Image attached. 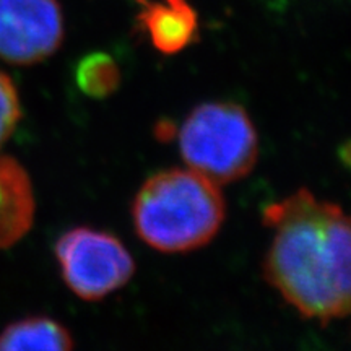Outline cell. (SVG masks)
<instances>
[{
    "label": "cell",
    "instance_id": "cell-1",
    "mask_svg": "<svg viewBox=\"0 0 351 351\" xmlns=\"http://www.w3.org/2000/svg\"><path fill=\"white\" fill-rule=\"evenodd\" d=\"M271 231L263 276L302 317L328 324L350 313V218L300 189L263 208Z\"/></svg>",
    "mask_w": 351,
    "mask_h": 351
},
{
    "label": "cell",
    "instance_id": "cell-2",
    "mask_svg": "<svg viewBox=\"0 0 351 351\" xmlns=\"http://www.w3.org/2000/svg\"><path fill=\"white\" fill-rule=\"evenodd\" d=\"M226 217L218 184L192 169H168L143 182L132 204L138 238L166 254H184L208 244Z\"/></svg>",
    "mask_w": 351,
    "mask_h": 351
},
{
    "label": "cell",
    "instance_id": "cell-3",
    "mask_svg": "<svg viewBox=\"0 0 351 351\" xmlns=\"http://www.w3.org/2000/svg\"><path fill=\"white\" fill-rule=\"evenodd\" d=\"M179 150L189 169L218 186L247 176L258 158L256 127L243 106L228 101L204 103L179 129Z\"/></svg>",
    "mask_w": 351,
    "mask_h": 351
},
{
    "label": "cell",
    "instance_id": "cell-4",
    "mask_svg": "<svg viewBox=\"0 0 351 351\" xmlns=\"http://www.w3.org/2000/svg\"><path fill=\"white\" fill-rule=\"evenodd\" d=\"M56 258L65 285L85 301H99L135 274L132 254L119 239L95 228H73L57 239Z\"/></svg>",
    "mask_w": 351,
    "mask_h": 351
},
{
    "label": "cell",
    "instance_id": "cell-5",
    "mask_svg": "<svg viewBox=\"0 0 351 351\" xmlns=\"http://www.w3.org/2000/svg\"><path fill=\"white\" fill-rule=\"evenodd\" d=\"M64 41L59 0H0V59L34 65L54 56Z\"/></svg>",
    "mask_w": 351,
    "mask_h": 351
},
{
    "label": "cell",
    "instance_id": "cell-6",
    "mask_svg": "<svg viewBox=\"0 0 351 351\" xmlns=\"http://www.w3.org/2000/svg\"><path fill=\"white\" fill-rule=\"evenodd\" d=\"M137 3L138 23L161 54H178L199 36L197 12L187 0H137Z\"/></svg>",
    "mask_w": 351,
    "mask_h": 351
},
{
    "label": "cell",
    "instance_id": "cell-7",
    "mask_svg": "<svg viewBox=\"0 0 351 351\" xmlns=\"http://www.w3.org/2000/svg\"><path fill=\"white\" fill-rule=\"evenodd\" d=\"M34 219V194L28 173L19 161L0 156V249L23 238Z\"/></svg>",
    "mask_w": 351,
    "mask_h": 351
},
{
    "label": "cell",
    "instance_id": "cell-8",
    "mask_svg": "<svg viewBox=\"0 0 351 351\" xmlns=\"http://www.w3.org/2000/svg\"><path fill=\"white\" fill-rule=\"evenodd\" d=\"M0 351H73V340L64 324L44 315H33L3 328Z\"/></svg>",
    "mask_w": 351,
    "mask_h": 351
},
{
    "label": "cell",
    "instance_id": "cell-9",
    "mask_svg": "<svg viewBox=\"0 0 351 351\" xmlns=\"http://www.w3.org/2000/svg\"><path fill=\"white\" fill-rule=\"evenodd\" d=\"M75 82L90 98H108L121 85V69L106 52H91L77 64Z\"/></svg>",
    "mask_w": 351,
    "mask_h": 351
},
{
    "label": "cell",
    "instance_id": "cell-10",
    "mask_svg": "<svg viewBox=\"0 0 351 351\" xmlns=\"http://www.w3.org/2000/svg\"><path fill=\"white\" fill-rule=\"evenodd\" d=\"M21 119L20 96L15 83L0 70V148L5 145Z\"/></svg>",
    "mask_w": 351,
    "mask_h": 351
}]
</instances>
